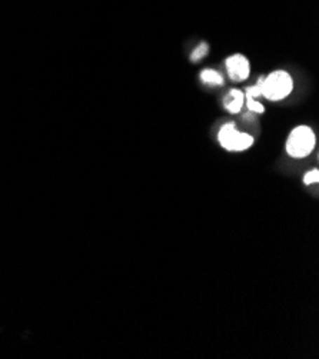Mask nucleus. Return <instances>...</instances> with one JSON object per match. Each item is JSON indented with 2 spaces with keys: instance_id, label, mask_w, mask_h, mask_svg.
<instances>
[{
  "instance_id": "obj_9",
  "label": "nucleus",
  "mask_w": 319,
  "mask_h": 359,
  "mask_svg": "<svg viewBox=\"0 0 319 359\" xmlns=\"http://www.w3.org/2000/svg\"><path fill=\"white\" fill-rule=\"evenodd\" d=\"M319 182V170L318 169H312V170H308L304 176V184L306 187L309 185H315Z\"/></svg>"
},
{
  "instance_id": "obj_3",
  "label": "nucleus",
  "mask_w": 319,
  "mask_h": 359,
  "mask_svg": "<svg viewBox=\"0 0 319 359\" xmlns=\"http://www.w3.org/2000/svg\"><path fill=\"white\" fill-rule=\"evenodd\" d=\"M218 142L228 152H243L254 145L255 139L250 133L236 130L235 123H226L218 132Z\"/></svg>"
},
{
  "instance_id": "obj_4",
  "label": "nucleus",
  "mask_w": 319,
  "mask_h": 359,
  "mask_svg": "<svg viewBox=\"0 0 319 359\" xmlns=\"http://www.w3.org/2000/svg\"><path fill=\"white\" fill-rule=\"evenodd\" d=\"M225 66H226L231 81H233V82H243L251 75L250 60H247V57L240 53L229 56L225 62Z\"/></svg>"
},
{
  "instance_id": "obj_1",
  "label": "nucleus",
  "mask_w": 319,
  "mask_h": 359,
  "mask_svg": "<svg viewBox=\"0 0 319 359\" xmlns=\"http://www.w3.org/2000/svg\"><path fill=\"white\" fill-rule=\"evenodd\" d=\"M261 93L265 99L271 102H279L287 99L294 90L292 76L285 70H275L266 78L258 81Z\"/></svg>"
},
{
  "instance_id": "obj_5",
  "label": "nucleus",
  "mask_w": 319,
  "mask_h": 359,
  "mask_svg": "<svg viewBox=\"0 0 319 359\" xmlns=\"http://www.w3.org/2000/svg\"><path fill=\"white\" fill-rule=\"evenodd\" d=\"M245 104V95L239 89H232L224 100L225 109L231 114H239Z\"/></svg>"
},
{
  "instance_id": "obj_2",
  "label": "nucleus",
  "mask_w": 319,
  "mask_h": 359,
  "mask_svg": "<svg viewBox=\"0 0 319 359\" xmlns=\"http://www.w3.org/2000/svg\"><path fill=\"white\" fill-rule=\"evenodd\" d=\"M316 145V136L312 128L306 125L297 126L291 130L287 139V154L294 159L309 156Z\"/></svg>"
},
{
  "instance_id": "obj_8",
  "label": "nucleus",
  "mask_w": 319,
  "mask_h": 359,
  "mask_svg": "<svg viewBox=\"0 0 319 359\" xmlns=\"http://www.w3.org/2000/svg\"><path fill=\"white\" fill-rule=\"evenodd\" d=\"M245 104L247 106V109L254 114H264L265 112V106L258 102L257 99H245Z\"/></svg>"
},
{
  "instance_id": "obj_6",
  "label": "nucleus",
  "mask_w": 319,
  "mask_h": 359,
  "mask_svg": "<svg viewBox=\"0 0 319 359\" xmlns=\"http://www.w3.org/2000/svg\"><path fill=\"white\" fill-rule=\"evenodd\" d=\"M201 81L209 86H222L224 76L214 69H205L201 72Z\"/></svg>"
},
{
  "instance_id": "obj_7",
  "label": "nucleus",
  "mask_w": 319,
  "mask_h": 359,
  "mask_svg": "<svg viewBox=\"0 0 319 359\" xmlns=\"http://www.w3.org/2000/svg\"><path fill=\"white\" fill-rule=\"evenodd\" d=\"M208 53H209V45L205 43V42H202V43L198 45V46L195 48V50L192 52L191 60H192V62H201Z\"/></svg>"
}]
</instances>
